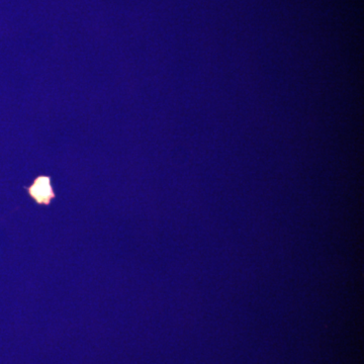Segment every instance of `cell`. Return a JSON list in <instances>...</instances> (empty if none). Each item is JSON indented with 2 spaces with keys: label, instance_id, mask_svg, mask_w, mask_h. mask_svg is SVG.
Returning <instances> with one entry per match:
<instances>
[{
  "label": "cell",
  "instance_id": "6da1fadb",
  "mask_svg": "<svg viewBox=\"0 0 364 364\" xmlns=\"http://www.w3.org/2000/svg\"><path fill=\"white\" fill-rule=\"evenodd\" d=\"M26 189L28 196L37 205H50L52 200L56 198V193L52 186L51 177L48 176H38Z\"/></svg>",
  "mask_w": 364,
  "mask_h": 364
}]
</instances>
